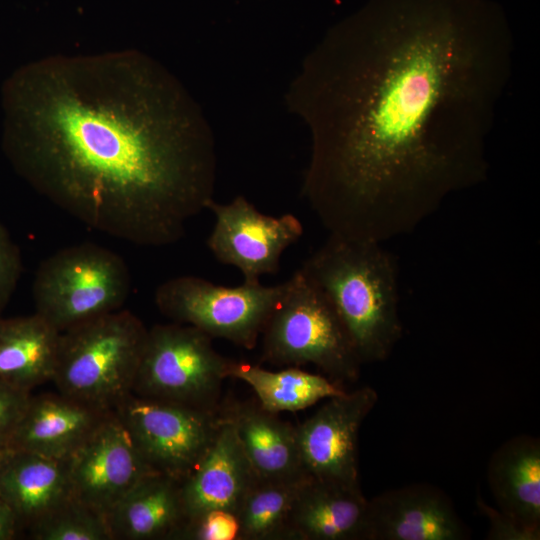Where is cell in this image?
Segmentation results:
<instances>
[{
  "label": "cell",
  "instance_id": "cell-1",
  "mask_svg": "<svg viewBox=\"0 0 540 540\" xmlns=\"http://www.w3.org/2000/svg\"><path fill=\"white\" fill-rule=\"evenodd\" d=\"M513 52L494 0H367L329 28L286 93L329 234L384 244L484 182Z\"/></svg>",
  "mask_w": 540,
  "mask_h": 540
},
{
  "label": "cell",
  "instance_id": "cell-2",
  "mask_svg": "<svg viewBox=\"0 0 540 540\" xmlns=\"http://www.w3.org/2000/svg\"><path fill=\"white\" fill-rule=\"evenodd\" d=\"M2 107L14 170L93 230L168 246L214 200L212 130L181 82L142 52L33 61L5 81Z\"/></svg>",
  "mask_w": 540,
  "mask_h": 540
},
{
  "label": "cell",
  "instance_id": "cell-3",
  "mask_svg": "<svg viewBox=\"0 0 540 540\" xmlns=\"http://www.w3.org/2000/svg\"><path fill=\"white\" fill-rule=\"evenodd\" d=\"M301 269L335 309L362 364L386 360L403 324L397 260L383 243L329 234Z\"/></svg>",
  "mask_w": 540,
  "mask_h": 540
},
{
  "label": "cell",
  "instance_id": "cell-4",
  "mask_svg": "<svg viewBox=\"0 0 540 540\" xmlns=\"http://www.w3.org/2000/svg\"><path fill=\"white\" fill-rule=\"evenodd\" d=\"M147 333L122 309L61 332L52 382L69 397L113 411L133 390Z\"/></svg>",
  "mask_w": 540,
  "mask_h": 540
},
{
  "label": "cell",
  "instance_id": "cell-5",
  "mask_svg": "<svg viewBox=\"0 0 540 540\" xmlns=\"http://www.w3.org/2000/svg\"><path fill=\"white\" fill-rule=\"evenodd\" d=\"M268 318L262 359L274 365L313 364L334 382H354L363 365L335 309L317 285L298 269Z\"/></svg>",
  "mask_w": 540,
  "mask_h": 540
},
{
  "label": "cell",
  "instance_id": "cell-6",
  "mask_svg": "<svg viewBox=\"0 0 540 540\" xmlns=\"http://www.w3.org/2000/svg\"><path fill=\"white\" fill-rule=\"evenodd\" d=\"M131 278L125 261L95 243L58 250L41 262L34 276L35 313L63 332L122 309Z\"/></svg>",
  "mask_w": 540,
  "mask_h": 540
},
{
  "label": "cell",
  "instance_id": "cell-7",
  "mask_svg": "<svg viewBox=\"0 0 540 540\" xmlns=\"http://www.w3.org/2000/svg\"><path fill=\"white\" fill-rule=\"evenodd\" d=\"M232 360L219 354L212 338L181 323L148 329L132 392L202 409H218Z\"/></svg>",
  "mask_w": 540,
  "mask_h": 540
},
{
  "label": "cell",
  "instance_id": "cell-8",
  "mask_svg": "<svg viewBox=\"0 0 540 540\" xmlns=\"http://www.w3.org/2000/svg\"><path fill=\"white\" fill-rule=\"evenodd\" d=\"M285 288L286 282L265 286L260 281L225 287L183 275L160 284L154 300L158 310L173 322L251 350Z\"/></svg>",
  "mask_w": 540,
  "mask_h": 540
},
{
  "label": "cell",
  "instance_id": "cell-9",
  "mask_svg": "<svg viewBox=\"0 0 540 540\" xmlns=\"http://www.w3.org/2000/svg\"><path fill=\"white\" fill-rule=\"evenodd\" d=\"M113 412L147 464L180 482L206 453L222 421L220 408H196L133 392Z\"/></svg>",
  "mask_w": 540,
  "mask_h": 540
},
{
  "label": "cell",
  "instance_id": "cell-10",
  "mask_svg": "<svg viewBox=\"0 0 540 540\" xmlns=\"http://www.w3.org/2000/svg\"><path fill=\"white\" fill-rule=\"evenodd\" d=\"M207 209L215 216L209 250L220 263L238 268L245 282L279 272L283 252L303 234L295 215H265L241 195L227 204L212 200Z\"/></svg>",
  "mask_w": 540,
  "mask_h": 540
},
{
  "label": "cell",
  "instance_id": "cell-11",
  "mask_svg": "<svg viewBox=\"0 0 540 540\" xmlns=\"http://www.w3.org/2000/svg\"><path fill=\"white\" fill-rule=\"evenodd\" d=\"M71 497L104 515L140 480L156 472L111 411L68 457Z\"/></svg>",
  "mask_w": 540,
  "mask_h": 540
},
{
  "label": "cell",
  "instance_id": "cell-12",
  "mask_svg": "<svg viewBox=\"0 0 540 540\" xmlns=\"http://www.w3.org/2000/svg\"><path fill=\"white\" fill-rule=\"evenodd\" d=\"M326 400L296 426L303 470L316 480L359 485V432L378 394L364 386Z\"/></svg>",
  "mask_w": 540,
  "mask_h": 540
},
{
  "label": "cell",
  "instance_id": "cell-13",
  "mask_svg": "<svg viewBox=\"0 0 540 540\" xmlns=\"http://www.w3.org/2000/svg\"><path fill=\"white\" fill-rule=\"evenodd\" d=\"M469 535L450 499L433 486L413 484L368 500L364 540H466Z\"/></svg>",
  "mask_w": 540,
  "mask_h": 540
},
{
  "label": "cell",
  "instance_id": "cell-14",
  "mask_svg": "<svg viewBox=\"0 0 540 540\" xmlns=\"http://www.w3.org/2000/svg\"><path fill=\"white\" fill-rule=\"evenodd\" d=\"M221 417L222 421L212 444L193 470L180 482L185 512L184 524L215 510L236 514L244 496L257 480L233 426L222 415Z\"/></svg>",
  "mask_w": 540,
  "mask_h": 540
},
{
  "label": "cell",
  "instance_id": "cell-15",
  "mask_svg": "<svg viewBox=\"0 0 540 540\" xmlns=\"http://www.w3.org/2000/svg\"><path fill=\"white\" fill-rule=\"evenodd\" d=\"M110 412L59 391L31 395L7 450L66 459Z\"/></svg>",
  "mask_w": 540,
  "mask_h": 540
},
{
  "label": "cell",
  "instance_id": "cell-16",
  "mask_svg": "<svg viewBox=\"0 0 540 540\" xmlns=\"http://www.w3.org/2000/svg\"><path fill=\"white\" fill-rule=\"evenodd\" d=\"M0 493L19 530L30 531L71 498L66 459L6 450L0 456Z\"/></svg>",
  "mask_w": 540,
  "mask_h": 540
},
{
  "label": "cell",
  "instance_id": "cell-17",
  "mask_svg": "<svg viewBox=\"0 0 540 540\" xmlns=\"http://www.w3.org/2000/svg\"><path fill=\"white\" fill-rule=\"evenodd\" d=\"M220 413L233 426L258 480L307 474L301 464L296 426L267 411L258 401L229 402Z\"/></svg>",
  "mask_w": 540,
  "mask_h": 540
},
{
  "label": "cell",
  "instance_id": "cell-18",
  "mask_svg": "<svg viewBox=\"0 0 540 540\" xmlns=\"http://www.w3.org/2000/svg\"><path fill=\"white\" fill-rule=\"evenodd\" d=\"M368 500L360 484L310 478L292 509L289 540H364Z\"/></svg>",
  "mask_w": 540,
  "mask_h": 540
},
{
  "label": "cell",
  "instance_id": "cell-19",
  "mask_svg": "<svg viewBox=\"0 0 540 540\" xmlns=\"http://www.w3.org/2000/svg\"><path fill=\"white\" fill-rule=\"evenodd\" d=\"M112 540H175L185 522L180 481L153 472L106 515Z\"/></svg>",
  "mask_w": 540,
  "mask_h": 540
},
{
  "label": "cell",
  "instance_id": "cell-20",
  "mask_svg": "<svg viewBox=\"0 0 540 540\" xmlns=\"http://www.w3.org/2000/svg\"><path fill=\"white\" fill-rule=\"evenodd\" d=\"M487 479L499 510L520 524L540 529V443L521 435L492 455Z\"/></svg>",
  "mask_w": 540,
  "mask_h": 540
},
{
  "label": "cell",
  "instance_id": "cell-21",
  "mask_svg": "<svg viewBox=\"0 0 540 540\" xmlns=\"http://www.w3.org/2000/svg\"><path fill=\"white\" fill-rule=\"evenodd\" d=\"M60 334L37 313L0 318V380L27 392L52 381Z\"/></svg>",
  "mask_w": 540,
  "mask_h": 540
},
{
  "label": "cell",
  "instance_id": "cell-22",
  "mask_svg": "<svg viewBox=\"0 0 540 540\" xmlns=\"http://www.w3.org/2000/svg\"><path fill=\"white\" fill-rule=\"evenodd\" d=\"M228 377L249 385L258 403L267 411L296 412L318 401L341 395L342 385L326 376L290 366L280 371L266 370L258 365L231 361Z\"/></svg>",
  "mask_w": 540,
  "mask_h": 540
},
{
  "label": "cell",
  "instance_id": "cell-23",
  "mask_svg": "<svg viewBox=\"0 0 540 540\" xmlns=\"http://www.w3.org/2000/svg\"><path fill=\"white\" fill-rule=\"evenodd\" d=\"M310 478L304 474L279 480L257 479L236 512L239 540H289L292 509Z\"/></svg>",
  "mask_w": 540,
  "mask_h": 540
},
{
  "label": "cell",
  "instance_id": "cell-24",
  "mask_svg": "<svg viewBox=\"0 0 540 540\" xmlns=\"http://www.w3.org/2000/svg\"><path fill=\"white\" fill-rule=\"evenodd\" d=\"M29 534L35 540H112L106 517L72 497L36 524Z\"/></svg>",
  "mask_w": 540,
  "mask_h": 540
},
{
  "label": "cell",
  "instance_id": "cell-25",
  "mask_svg": "<svg viewBox=\"0 0 540 540\" xmlns=\"http://www.w3.org/2000/svg\"><path fill=\"white\" fill-rule=\"evenodd\" d=\"M176 540H239L236 514L224 510L202 514L187 521Z\"/></svg>",
  "mask_w": 540,
  "mask_h": 540
},
{
  "label": "cell",
  "instance_id": "cell-26",
  "mask_svg": "<svg viewBox=\"0 0 540 540\" xmlns=\"http://www.w3.org/2000/svg\"><path fill=\"white\" fill-rule=\"evenodd\" d=\"M22 261L19 249L0 222V314L8 305L20 278Z\"/></svg>",
  "mask_w": 540,
  "mask_h": 540
},
{
  "label": "cell",
  "instance_id": "cell-27",
  "mask_svg": "<svg viewBox=\"0 0 540 540\" xmlns=\"http://www.w3.org/2000/svg\"><path fill=\"white\" fill-rule=\"evenodd\" d=\"M31 393L0 380V453L9 442L29 402Z\"/></svg>",
  "mask_w": 540,
  "mask_h": 540
},
{
  "label": "cell",
  "instance_id": "cell-28",
  "mask_svg": "<svg viewBox=\"0 0 540 540\" xmlns=\"http://www.w3.org/2000/svg\"><path fill=\"white\" fill-rule=\"evenodd\" d=\"M476 505L489 521V540H539L540 529L528 528L511 516L495 509L478 496Z\"/></svg>",
  "mask_w": 540,
  "mask_h": 540
},
{
  "label": "cell",
  "instance_id": "cell-29",
  "mask_svg": "<svg viewBox=\"0 0 540 540\" xmlns=\"http://www.w3.org/2000/svg\"><path fill=\"white\" fill-rule=\"evenodd\" d=\"M19 532L15 516L0 493V540H12Z\"/></svg>",
  "mask_w": 540,
  "mask_h": 540
},
{
  "label": "cell",
  "instance_id": "cell-30",
  "mask_svg": "<svg viewBox=\"0 0 540 540\" xmlns=\"http://www.w3.org/2000/svg\"><path fill=\"white\" fill-rule=\"evenodd\" d=\"M5 452V451H4ZM2 455V453H0V456Z\"/></svg>",
  "mask_w": 540,
  "mask_h": 540
}]
</instances>
